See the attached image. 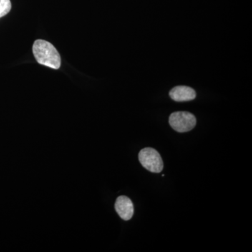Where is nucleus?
Segmentation results:
<instances>
[{"instance_id":"1","label":"nucleus","mask_w":252,"mask_h":252,"mask_svg":"<svg viewBox=\"0 0 252 252\" xmlns=\"http://www.w3.org/2000/svg\"><path fill=\"white\" fill-rule=\"evenodd\" d=\"M32 51L36 61L39 64L54 69H59L61 67V56L51 43L38 39L33 44Z\"/></svg>"},{"instance_id":"2","label":"nucleus","mask_w":252,"mask_h":252,"mask_svg":"<svg viewBox=\"0 0 252 252\" xmlns=\"http://www.w3.org/2000/svg\"><path fill=\"white\" fill-rule=\"evenodd\" d=\"M139 160L144 168L154 173H159L163 169L162 158L153 148L147 147L142 149L139 154Z\"/></svg>"},{"instance_id":"3","label":"nucleus","mask_w":252,"mask_h":252,"mask_svg":"<svg viewBox=\"0 0 252 252\" xmlns=\"http://www.w3.org/2000/svg\"><path fill=\"white\" fill-rule=\"evenodd\" d=\"M169 123L174 130L179 132H186L193 130L196 125V119L193 114L187 112L172 113L169 118Z\"/></svg>"},{"instance_id":"4","label":"nucleus","mask_w":252,"mask_h":252,"mask_svg":"<svg viewBox=\"0 0 252 252\" xmlns=\"http://www.w3.org/2000/svg\"><path fill=\"white\" fill-rule=\"evenodd\" d=\"M115 210L122 220H128L133 216V204L130 199L125 195L119 196L117 199L115 203Z\"/></svg>"},{"instance_id":"5","label":"nucleus","mask_w":252,"mask_h":252,"mask_svg":"<svg viewBox=\"0 0 252 252\" xmlns=\"http://www.w3.org/2000/svg\"><path fill=\"white\" fill-rule=\"evenodd\" d=\"M170 96L176 102H187L195 99L196 94L192 88L179 86L173 88L170 91Z\"/></svg>"},{"instance_id":"6","label":"nucleus","mask_w":252,"mask_h":252,"mask_svg":"<svg viewBox=\"0 0 252 252\" xmlns=\"http://www.w3.org/2000/svg\"><path fill=\"white\" fill-rule=\"evenodd\" d=\"M11 9V4L10 0H0V18L8 14Z\"/></svg>"}]
</instances>
